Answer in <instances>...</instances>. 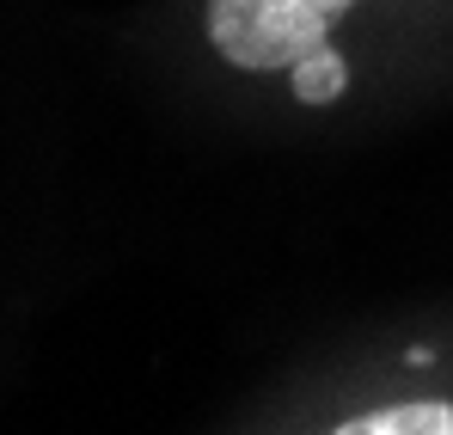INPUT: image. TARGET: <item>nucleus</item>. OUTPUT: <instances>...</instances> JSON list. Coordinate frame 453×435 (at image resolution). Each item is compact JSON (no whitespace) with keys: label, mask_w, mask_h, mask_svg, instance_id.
<instances>
[{"label":"nucleus","mask_w":453,"mask_h":435,"mask_svg":"<svg viewBox=\"0 0 453 435\" xmlns=\"http://www.w3.org/2000/svg\"><path fill=\"white\" fill-rule=\"evenodd\" d=\"M356 0H209V43L233 68L288 74L301 56L331 43V19Z\"/></svg>","instance_id":"f257e3e1"},{"label":"nucleus","mask_w":453,"mask_h":435,"mask_svg":"<svg viewBox=\"0 0 453 435\" xmlns=\"http://www.w3.org/2000/svg\"><path fill=\"white\" fill-rule=\"evenodd\" d=\"M331 435H453V405H392L356 423H337Z\"/></svg>","instance_id":"f03ea898"},{"label":"nucleus","mask_w":453,"mask_h":435,"mask_svg":"<svg viewBox=\"0 0 453 435\" xmlns=\"http://www.w3.org/2000/svg\"><path fill=\"white\" fill-rule=\"evenodd\" d=\"M288 86H295V98H301V105H331V98H343L349 68H343V56H337L331 43H319L312 56H301V62L288 68Z\"/></svg>","instance_id":"7ed1b4c3"}]
</instances>
